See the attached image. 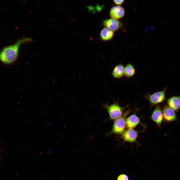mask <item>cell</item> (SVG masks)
Returning <instances> with one entry per match:
<instances>
[{
	"label": "cell",
	"mask_w": 180,
	"mask_h": 180,
	"mask_svg": "<svg viewBox=\"0 0 180 180\" xmlns=\"http://www.w3.org/2000/svg\"><path fill=\"white\" fill-rule=\"evenodd\" d=\"M152 120L160 127L163 119L160 105H157L155 106L151 116Z\"/></svg>",
	"instance_id": "obj_9"
},
{
	"label": "cell",
	"mask_w": 180,
	"mask_h": 180,
	"mask_svg": "<svg viewBox=\"0 0 180 180\" xmlns=\"http://www.w3.org/2000/svg\"><path fill=\"white\" fill-rule=\"evenodd\" d=\"M136 112L126 119V126L128 129H133L140 124V119L136 115Z\"/></svg>",
	"instance_id": "obj_10"
},
{
	"label": "cell",
	"mask_w": 180,
	"mask_h": 180,
	"mask_svg": "<svg viewBox=\"0 0 180 180\" xmlns=\"http://www.w3.org/2000/svg\"></svg>",
	"instance_id": "obj_17"
},
{
	"label": "cell",
	"mask_w": 180,
	"mask_h": 180,
	"mask_svg": "<svg viewBox=\"0 0 180 180\" xmlns=\"http://www.w3.org/2000/svg\"><path fill=\"white\" fill-rule=\"evenodd\" d=\"M124 1V0H113V2L115 4L120 5L122 4Z\"/></svg>",
	"instance_id": "obj_16"
},
{
	"label": "cell",
	"mask_w": 180,
	"mask_h": 180,
	"mask_svg": "<svg viewBox=\"0 0 180 180\" xmlns=\"http://www.w3.org/2000/svg\"><path fill=\"white\" fill-rule=\"evenodd\" d=\"M166 88L155 92L152 94L148 93L144 98L147 99L150 102L151 106L159 104L164 100L166 96Z\"/></svg>",
	"instance_id": "obj_4"
},
{
	"label": "cell",
	"mask_w": 180,
	"mask_h": 180,
	"mask_svg": "<svg viewBox=\"0 0 180 180\" xmlns=\"http://www.w3.org/2000/svg\"><path fill=\"white\" fill-rule=\"evenodd\" d=\"M117 180H129V178L126 174H121L118 176Z\"/></svg>",
	"instance_id": "obj_15"
},
{
	"label": "cell",
	"mask_w": 180,
	"mask_h": 180,
	"mask_svg": "<svg viewBox=\"0 0 180 180\" xmlns=\"http://www.w3.org/2000/svg\"><path fill=\"white\" fill-rule=\"evenodd\" d=\"M124 72L125 77L127 78H129L134 75L136 70L132 64H128L124 67Z\"/></svg>",
	"instance_id": "obj_14"
},
{
	"label": "cell",
	"mask_w": 180,
	"mask_h": 180,
	"mask_svg": "<svg viewBox=\"0 0 180 180\" xmlns=\"http://www.w3.org/2000/svg\"><path fill=\"white\" fill-rule=\"evenodd\" d=\"M124 67L120 64L116 66L113 70L112 74L115 78L119 79L122 78L124 75Z\"/></svg>",
	"instance_id": "obj_13"
},
{
	"label": "cell",
	"mask_w": 180,
	"mask_h": 180,
	"mask_svg": "<svg viewBox=\"0 0 180 180\" xmlns=\"http://www.w3.org/2000/svg\"><path fill=\"white\" fill-rule=\"evenodd\" d=\"M125 14L123 7L119 6H113L110 9V15L112 18L118 20L123 17Z\"/></svg>",
	"instance_id": "obj_8"
},
{
	"label": "cell",
	"mask_w": 180,
	"mask_h": 180,
	"mask_svg": "<svg viewBox=\"0 0 180 180\" xmlns=\"http://www.w3.org/2000/svg\"><path fill=\"white\" fill-rule=\"evenodd\" d=\"M102 24L106 28L113 32L118 30L122 27V24L120 21L112 18L105 20Z\"/></svg>",
	"instance_id": "obj_7"
},
{
	"label": "cell",
	"mask_w": 180,
	"mask_h": 180,
	"mask_svg": "<svg viewBox=\"0 0 180 180\" xmlns=\"http://www.w3.org/2000/svg\"><path fill=\"white\" fill-rule=\"evenodd\" d=\"M167 103L170 108L178 112L180 108V96H174L168 98Z\"/></svg>",
	"instance_id": "obj_11"
},
{
	"label": "cell",
	"mask_w": 180,
	"mask_h": 180,
	"mask_svg": "<svg viewBox=\"0 0 180 180\" xmlns=\"http://www.w3.org/2000/svg\"><path fill=\"white\" fill-rule=\"evenodd\" d=\"M32 41L30 38H24L18 40L13 44L4 47L0 52V61L7 64L13 63L18 58L20 45L24 43Z\"/></svg>",
	"instance_id": "obj_1"
},
{
	"label": "cell",
	"mask_w": 180,
	"mask_h": 180,
	"mask_svg": "<svg viewBox=\"0 0 180 180\" xmlns=\"http://www.w3.org/2000/svg\"><path fill=\"white\" fill-rule=\"evenodd\" d=\"M130 111L129 110L126 111L122 116L114 120L111 130L106 134V136L112 134H121L123 133L126 126V118Z\"/></svg>",
	"instance_id": "obj_3"
},
{
	"label": "cell",
	"mask_w": 180,
	"mask_h": 180,
	"mask_svg": "<svg viewBox=\"0 0 180 180\" xmlns=\"http://www.w3.org/2000/svg\"><path fill=\"white\" fill-rule=\"evenodd\" d=\"M162 112L163 120L165 122H171L176 120V115L175 111L168 105L164 106Z\"/></svg>",
	"instance_id": "obj_6"
},
{
	"label": "cell",
	"mask_w": 180,
	"mask_h": 180,
	"mask_svg": "<svg viewBox=\"0 0 180 180\" xmlns=\"http://www.w3.org/2000/svg\"><path fill=\"white\" fill-rule=\"evenodd\" d=\"M114 34V32L105 28L101 30L100 34V38L102 40L108 41L112 38Z\"/></svg>",
	"instance_id": "obj_12"
},
{
	"label": "cell",
	"mask_w": 180,
	"mask_h": 180,
	"mask_svg": "<svg viewBox=\"0 0 180 180\" xmlns=\"http://www.w3.org/2000/svg\"><path fill=\"white\" fill-rule=\"evenodd\" d=\"M104 108L107 111L109 114V120H115L121 117L123 115L124 110L128 106L122 108L119 105L118 102H114L112 104L109 105L107 103L102 104Z\"/></svg>",
	"instance_id": "obj_2"
},
{
	"label": "cell",
	"mask_w": 180,
	"mask_h": 180,
	"mask_svg": "<svg viewBox=\"0 0 180 180\" xmlns=\"http://www.w3.org/2000/svg\"><path fill=\"white\" fill-rule=\"evenodd\" d=\"M138 136V132L133 129H128L124 131L121 134V137L124 142L131 143H137L136 140Z\"/></svg>",
	"instance_id": "obj_5"
}]
</instances>
